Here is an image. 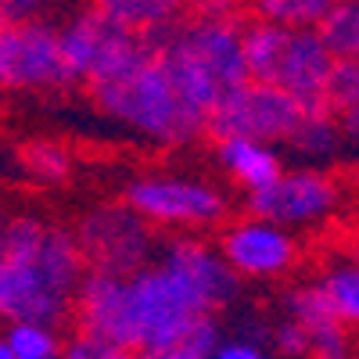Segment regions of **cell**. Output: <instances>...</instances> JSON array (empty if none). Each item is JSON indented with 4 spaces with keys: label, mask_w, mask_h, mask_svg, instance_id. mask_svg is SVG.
<instances>
[{
    "label": "cell",
    "mask_w": 359,
    "mask_h": 359,
    "mask_svg": "<svg viewBox=\"0 0 359 359\" xmlns=\"http://www.w3.org/2000/svg\"><path fill=\"white\" fill-rule=\"evenodd\" d=\"M76 233L36 216H15L0 237V313L11 323L57 327L72 309L83 273Z\"/></svg>",
    "instance_id": "cell-1"
},
{
    "label": "cell",
    "mask_w": 359,
    "mask_h": 359,
    "mask_svg": "<svg viewBox=\"0 0 359 359\" xmlns=\"http://www.w3.org/2000/svg\"><path fill=\"white\" fill-rule=\"evenodd\" d=\"M158 65L176 83L187 104L205 118L212 115L233 90L252 83L245 62V25L226 18L219 8L212 15L176 18L144 36Z\"/></svg>",
    "instance_id": "cell-2"
},
{
    "label": "cell",
    "mask_w": 359,
    "mask_h": 359,
    "mask_svg": "<svg viewBox=\"0 0 359 359\" xmlns=\"http://www.w3.org/2000/svg\"><path fill=\"white\" fill-rule=\"evenodd\" d=\"M90 90H94V101L101 104V111H108L115 123L130 126L133 133L155 144H187L201 130H208V118L184 101L176 83L158 65V57L144 62L123 79Z\"/></svg>",
    "instance_id": "cell-3"
},
{
    "label": "cell",
    "mask_w": 359,
    "mask_h": 359,
    "mask_svg": "<svg viewBox=\"0 0 359 359\" xmlns=\"http://www.w3.org/2000/svg\"><path fill=\"white\" fill-rule=\"evenodd\" d=\"M201 294L165 262H151L126 284V348L151 355L212 320Z\"/></svg>",
    "instance_id": "cell-4"
},
{
    "label": "cell",
    "mask_w": 359,
    "mask_h": 359,
    "mask_svg": "<svg viewBox=\"0 0 359 359\" xmlns=\"http://www.w3.org/2000/svg\"><path fill=\"white\" fill-rule=\"evenodd\" d=\"M306 104H298L291 94L269 86V83H248L208 115V133L219 144L223 140H255V144H273L284 140L291 144L302 126L309 123Z\"/></svg>",
    "instance_id": "cell-5"
},
{
    "label": "cell",
    "mask_w": 359,
    "mask_h": 359,
    "mask_svg": "<svg viewBox=\"0 0 359 359\" xmlns=\"http://www.w3.org/2000/svg\"><path fill=\"white\" fill-rule=\"evenodd\" d=\"M76 241L90 269L115 277H133L147 269L155 252L151 226L130 205H97L94 212L83 216Z\"/></svg>",
    "instance_id": "cell-6"
},
{
    "label": "cell",
    "mask_w": 359,
    "mask_h": 359,
    "mask_svg": "<svg viewBox=\"0 0 359 359\" xmlns=\"http://www.w3.org/2000/svg\"><path fill=\"white\" fill-rule=\"evenodd\" d=\"M126 205L158 226H212L226 216V198L205 180L144 176L126 187Z\"/></svg>",
    "instance_id": "cell-7"
},
{
    "label": "cell",
    "mask_w": 359,
    "mask_h": 359,
    "mask_svg": "<svg viewBox=\"0 0 359 359\" xmlns=\"http://www.w3.org/2000/svg\"><path fill=\"white\" fill-rule=\"evenodd\" d=\"M0 79L11 90H54L72 79L62 50V29L47 22L4 25L0 33Z\"/></svg>",
    "instance_id": "cell-8"
},
{
    "label": "cell",
    "mask_w": 359,
    "mask_h": 359,
    "mask_svg": "<svg viewBox=\"0 0 359 359\" xmlns=\"http://www.w3.org/2000/svg\"><path fill=\"white\" fill-rule=\"evenodd\" d=\"M338 205V184L320 169H294L284 172L273 187L248 194V208L255 219L277 226H306L331 216Z\"/></svg>",
    "instance_id": "cell-9"
},
{
    "label": "cell",
    "mask_w": 359,
    "mask_h": 359,
    "mask_svg": "<svg viewBox=\"0 0 359 359\" xmlns=\"http://www.w3.org/2000/svg\"><path fill=\"white\" fill-rule=\"evenodd\" d=\"M219 252L237 277H280L294 262L291 233L277 223H266L255 216L233 223L223 233Z\"/></svg>",
    "instance_id": "cell-10"
},
{
    "label": "cell",
    "mask_w": 359,
    "mask_h": 359,
    "mask_svg": "<svg viewBox=\"0 0 359 359\" xmlns=\"http://www.w3.org/2000/svg\"><path fill=\"white\" fill-rule=\"evenodd\" d=\"M338 57L327 50L320 29H294L287 54L280 62V72L269 86L291 94L298 104H306L309 111H331L327 108V86H331Z\"/></svg>",
    "instance_id": "cell-11"
},
{
    "label": "cell",
    "mask_w": 359,
    "mask_h": 359,
    "mask_svg": "<svg viewBox=\"0 0 359 359\" xmlns=\"http://www.w3.org/2000/svg\"><path fill=\"white\" fill-rule=\"evenodd\" d=\"M158 262H165L169 269H176L184 277L208 309L226 306L230 298L237 294V273L230 269V262L223 259L219 248L198 241V237H176L169 241L158 255Z\"/></svg>",
    "instance_id": "cell-12"
},
{
    "label": "cell",
    "mask_w": 359,
    "mask_h": 359,
    "mask_svg": "<svg viewBox=\"0 0 359 359\" xmlns=\"http://www.w3.org/2000/svg\"><path fill=\"white\" fill-rule=\"evenodd\" d=\"M126 284H130V277L90 269L79 287V298H76L79 334L126 348Z\"/></svg>",
    "instance_id": "cell-13"
},
{
    "label": "cell",
    "mask_w": 359,
    "mask_h": 359,
    "mask_svg": "<svg viewBox=\"0 0 359 359\" xmlns=\"http://www.w3.org/2000/svg\"><path fill=\"white\" fill-rule=\"evenodd\" d=\"M219 165L237 180L241 187H248V194H259L266 187H273L284 176L280 158L269 144H255V140H223L216 147Z\"/></svg>",
    "instance_id": "cell-14"
},
{
    "label": "cell",
    "mask_w": 359,
    "mask_h": 359,
    "mask_svg": "<svg viewBox=\"0 0 359 359\" xmlns=\"http://www.w3.org/2000/svg\"><path fill=\"white\" fill-rule=\"evenodd\" d=\"M294 29H284L277 22L255 18L245 25V62H248V76L252 83H273L280 72V62L287 54Z\"/></svg>",
    "instance_id": "cell-15"
},
{
    "label": "cell",
    "mask_w": 359,
    "mask_h": 359,
    "mask_svg": "<svg viewBox=\"0 0 359 359\" xmlns=\"http://www.w3.org/2000/svg\"><path fill=\"white\" fill-rule=\"evenodd\" d=\"M115 25L130 29L137 36H147L155 29L176 22V8L162 4V0H108V4H97Z\"/></svg>",
    "instance_id": "cell-16"
},
{
    "label": "cell",
    "mask_w": 359,
    "mask_h": 359,
    "mask_svg": "<svg viewBox=\"0 0 359 359\" xmlns=\"http://www.w3.org/2000/svg\"><path fill=\"white\" fill-rule=\"evenodd\" d=\"M0 348L11 352V359H62L65 355L57 327H47V323H11Z\"/></svg>",
    "instance_id": "cell-17"
},
{
    "label": "cell",
    "mask_w": 359,
    "mask_h": 359,
    "mask_svg": "<svg viewBox=\"0 0 359 359\" xmlns=\"http://www.w3.org/2000/svg\"><path fill=\"white\" fill-rule=\"evenodd\" d=\"M284 313L287 320L294 323H302L306 331H323V327H331V323H341L334 306H331V298H327L323 284H298L284 294Z\"/></svg>",
    "instance_id": "cell-18"
},
{
    "label": "cell",
    "mask_w": 359,
    "mask_h": 359,
    "mask_svg": "<svg viewBox=\"0 0 359 359\" xmlns=\"http://www.w3.org/2000/svg\"><path fill=\"white\" fill-rule=\"evenodd\" d=\"M320 36L338 62H359V4H334L320 25Z\"/></svg>",
    "instance_id": "cell-19"
},
{
    "label": "cell",
    "mask_w": 359,
    "mask_h": 359,
    "mask_svg": "<svg viewBox=\"0 0 359 359\" xmlns=\"http://www.w3.org/2000/svg\"><path fill=\"white\" fill-rule=\"evenodd\" d=\"M331 8L334 4H327V0H262L259 18L277 22L284 29H320Z\"/></svg>",
    "instance_id": "cell-20"
},
{
    "label": "cell",
    "mask_w": 359,
    "mask_h": 359,
    "mask_svg": "<svg viewBox=\"0 0 359 359\" xmlns=\"http://www.w3.org/2000/svg\"><path fill=\"white\" fill-rule=\"evenodd\" d=\"M320 284H323L327 298H331L338 320L359 327V266L355 262L352 266H331Z\"/></svg>",
    "instance_id": "cell-21"
},
{
    "label": "cell",
    "mask_w": 359,
    "mask_h": 359,
    "mask_svg": "<svg viewBox=\"0 0 359 359\" xmlns=\"http://www.w3.org/2000/svg\"><path fill=\"white\" fill-rule=\"evenodd\" d=\"M338 133H341V126L331 118V111H316V115H309L302 133L291 140V147L306 158H327L338 151Z\"/></svg>",
    "instance_id": "cell-22"
},
{
    "label": "cell",
    "mask_w": 359,
    "mask_h": 359,
    "mask_svg": "<svg viewBox=\"0 0 359 359\" xmlns=\"http://www.w3.org/2000/svg\"><path fill=\"white\" fill-rule=\"evenodd\" d=\"M219 331H216V323L212 320H201L194 331H187L180 341L151 352V355H140V359H212L216 348H219Z\"/></svg>",
    "instance_id": "cell-23"
},
{
    "label": "cell",
    "mask_w": 359,
    "mask_h": 359,
    "mask_svg": "<svg viewBox=\"0 0 359 359\" xmlns=\"http://www.w3.org/2000/svg\"><path fill=\"white\" fill-rule=\"evenodd\" d=\"M22 165L33 180H40V184H57V180H65V172H69V155L50 140H33V144L22 147Z\"/></svg>",
    "instance_id": "cell-24"
},
{
    "label": "cell",
    "mask_w": 359,
    "mask_h": 359,
    "mask_svg": "<svg viewBox=\"0 0 359 359\" xmlns=\"http://www.w3.org/2000/svg\"><path fill=\"white\" fill-rule=\"evenodd\" d=\"M359 104V62H338L331 86H327V108L334 115H345Z\"/></svg>",
    "instance_id": "cell-25"
},
{
    "label": "cell",
    "mask_w": 359,
    "mask_h": 359,
    "mask_svg": "<svg viewBox=\"0 0 359 359\" xmlns=\"http://www.w3.org/2000/svg\"><path fill=\"white\" fill-rule=\"evenodd\" d=\"M309 359H352L345 323H331L323 331H313L309 334Z\"/></svg>",
    "instance_id": "cell-26"
},
{
    "label": "cell",
    "mask_w": 359,
    "mask_h": 359,
    "mask_svg": "<svg viewBox=\"0 0 359 359\" xmlns=\"http://www.w3.org/2000/svg\"><path fill=\"white\" fill-rule=\"evenodd\" d=\"M62 359H140V355L130 352V348H123V345H111V341L90 338V334H76L65 345V355Z\"/></svg>",
    "instance_id": "cell-27"
},
{
    "label": "cell",
    "mask_w": 359,
    "mask_h": 359,
    "mask_svg": "<svg viewBox=\"0 0 359 359\" xmlns=\"http://www.w3.org/2000/svg\"><path fill=\"white\" fill-rule=\"evenodd\" d=\"M273 345L284 359H309V331L294 320H280L273 331Z\"/></svg>",
    "instance_id": "cell-28"
},
{
    "label": "cell",
    "mask_w": 359,
    "mask_h": 359,
    "mask_svg": "<svg viewBox=\"0 0 359 359\" xmlns=\"http://www.w3.org/2000/svg\"><path fill=\"white\" fill-rule=\"evenodd\" d=\"M212 359H269V355L262 352V345L241 338V341H223V345L216 348Z\"/></svg>",
    "instance_id": "cell-29"
},
{
    "label": "cell",
    "mask_w": 359,
    "mask_h": 359,
    "mask_svg": "<svg viewBox=\"0 0 359 359\" xmlns=\"http://www.w3.org/2000/svg\"><path fill=\"white\" fill-rule=\"evenodd\" d=\"M338 126H341V133H345V137H352V140H359V104H355L352 111H345V115H338Z\"/></svg>",
    "instance_id": "cell-30"
},
{
    "label": "cell",
    "mask_w": 359,
    "mask_h": 359,
    "mask_svg": "<svg viewBox=\"0 0 359 359\" xmlns=\"http://www.w3.org/2000/svg\"><path fill=\"white\" fill-rule=\"evenodd\" d=\"M0 359H11V352H4V348H0Z\"/></svg>",
    "instance_id": "cell-31"
},
{
    "label": "cell",
    "mask_w": 359,
    "mask_h": 359,
    "mask_svg": "<svg viewBox=\"0 0 359 359\" xmlns=\"http://www.w3.org/2000/svg\"><path fill=\"white\" fill-rule=\"evenodd\" d=\"M352 255H355V266H359V245H355V252H352Z\"/></svg>",
    "instance_id": "cell-32"
}]
</instances>
